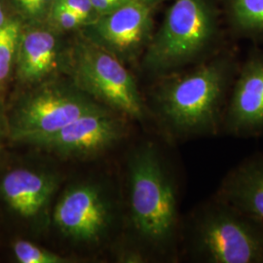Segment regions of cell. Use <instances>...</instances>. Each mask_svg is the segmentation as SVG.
Instances as JSON below:
<instances>
[{"instance_id":"cell-9","label":"cell","mask_w":263,"mask_h":263,"mask_svg":"<svg viewBox=\"0 0 263 263\" xmlns=\"http://www.w3.org/2000/svg\"><path fill=\"white\" fill-rule=\"evenodd\" d=\"M58 185L59 179L49 172L11 166L0 173V203L17 219L38 223L46 216Z\"/></svg>"},{"instance_id":"cell-19","label":"cell","mask_w":263,"mask_h":263,"mask_svg":"<svg viewBox=\"0 0 263 263\" xmlns=\"http://www.w3.org/2000/svg\"><path fill=\"white\" fill-rule=\"evenodd\" d=\"M56 2L73 11L84 20L85 23L92 19L95 15H98L91 0H56Z\"/></svg>"},{"instance_id":"cell-22","label":"cell","mask_w":263,"mask_h":263,"mask_svg":"<svg viewBox=\"0 0 263 263\" xmlns=\"http://www.w3.org/2000/svg\"><path fill=\"white\" fill-rule=\"evenodd\" d=\"M6 22H7V20H6V17H5V13H4L3 8H2V6L0 4V28L3 27L6 24Z\"/></svg>"},{"instance_id":"cell-1","label":"cell","mask_w":263,"mask_h":263,"mask_svg":"<svg viewBox=\"0 0 263 263\" xmlns=\"http://www.w3.org/2000/svg\"><path fill=\"white\" fill-rule=\"evenodd\" d=\"M230 72L229 62L217 59L163 85L156 111L166 128L181 138L220 134Z\"/></svg>"},{"instance_id":"cell-10","label":"cell","mask_w":263,"mask_h":263,"mask_svg":"<svg viewBox=\"0 0 263 263\" xmlns=\"http://www.w3.org/2000/svg\"><path fill=\"white\" fill-rule=\"evenodd\" d=\"M221 133L256 137L263 133V55L254 54L243 66L228 98Z\"/></svg>"},{"instance_id":"cell-23","label":"cell","mask_w":263,"mask_h":263,"mask_svg":"<svg viewBox=\"0 0 263 263\" xmlns=\"http://www.w3.org/2000/svg\"><path fill=\"white\" fill-rule=\"evenodd\" d=\"M141 1H144V2H146V3H153V2H155V1H157V0H141Z\"/></svg>"},{"instance_id":"cell-13","label":"cell","mask_w":263,"mask_h":263,"mask_svg":"<svg viewBox=\"0 0 263 263\" xmlns=\"http://www.w3.org/2000/svg\"><path fill=\"white\" fill-rule=\"evenodd\" d=\"M59 60V45L53 32L43 28L21 33L16 57V76L20 82L34 84L51 74Z\"/></svg>"},{"instance_id":"cell-4","label":"cell","mask_w":263,"mask_h":263,"mask_svg":"<svg viewBox=\"0 0 263 263\" xmlns=\"http://www.w3.org/2000/svg\"><path fill=\"white\" fill-rule=\"evenodd\" d=\"M69 71L76 88L108 108L137 120L145 107L131 73L111 52L94 42H81L69 56Z\"/></svg>"},{"instance_id":"cell-7","label":"cell","mask_w":263,"mask_h":263,"mask_svg":"<svg viewBox=\"0 0 263 263\" xmlns=\"http://www.w3.org/2000/svg\"><path fill=\"white\" fill-rule=\"evenodd\" d=\"M52 219L66 238L81 243H96L109 230L112 211L102 188L88 182L77 183L61 195Z\"/></svg>"},{"instance_id":"cell-21","label":"cell","mask_w":263,"mask_h":263,"mask_svg":"<svg viewBox=\"0 0 263 263\" xmlns=\"http://www.w3.org/2000/svg\"><path fill=\"white\" fill-rule=\"evenodd\" d=\"M95 11L98 15L102 16L110 13L113 10L121 6L128 0H91Z\"/></svg>"},{"instance_id":"cell-18","label":"cell","mask_w":263,"mask_h":263,"mask_svg":"<svg viewBox=\"0 0 263 263\" xmlns=\"http://www.w3.org/2000/svg\"><path fill=\"white\" fill-rule=\"evenodd\" d=\"M49 16L57 28L64 30L73 29L85 24L84 20L79 15L57 2L53 5Z\"/></svg>"},{"instance_id":"cell-16","label":"cell","mask_w":263,"mask_h":263,"mask_svg":"<svg viewBox=\"0 0 263 263\" xmlns=\"http://www.w3.org/2000/svg\"><path fill=\"white\" fill-rule=\"evenodd\" d=\"M15 259L20 263H64L67 258L49 250L40 248L24 239H17L12 244Z\"/></svg>"},{"instance_id":"cell-5","label":"cell","mask_w":263,"mask_h":263,"mask_svg":"<svg viewBox=\"0 0 263 263\" xmlns=\"http://www.w3.org/2000/svg\"><path fill=\"white\" fill-rule=\"evenodd\" d=\"M215 28L209 0H176L148 47L144 65L161 72L187 64L210 46Z\"/></svg>"},{"instance_id":"cell-11","label":"cell","mask_w":263,"mask_h":263,"mask_svg":"<svg viewBox=\"0 0 263 263\" xmlns=\"http://www.w3.org/2000/svg\"><path fill=\"white\" fill-rule=\"evenodd\" d=\"M92 26V42L116 54L129 56L144 43L151 30V4L128 0L100 16Z\"/></svg>"},{"instance_id":"cell-3","label":"cell","mask_w":263,"mask_h":263,"mask_svg":"<svg viewBox=\"0 0 263 263\" xmlns=\"http://www.w3.org/2000/svg\"><path fill=\"white\" fill-rule=\"evenodd\" d=\"M188 253L202 263H263V224L215 195L189 220Z\"/></svg>"},{"instance_id":"cell-2","label":"cell","mask_w":263,"mask_h":263,"mask_svg":"<svg viewBox=\"0 0 263 263\" xmlns=\"http://www.w3.org/2000/svg\"><path fill=\"white\" fill-rule=\"evenodd\" d=\"M128 199L132 227L143 246L158 253L173 247L179 232L177 189L158 148L140 145L129 160Z\"/></svg>"},{"instance_id":"cell-17","label":"cell","mask_w":263,"mask_h":263,"mask_svg":"<svg viewBox=\"0 0 263 263\" xmlns=\"http://www.w3.org/2000/svg\"><path fill=\"white\" fill-rule=\"evenodd\" d=\"M20 12L28 19L41 20L49 16L56 0H13Z\"/></svg>"},{"instance_id":"cell-8","label":"cell","mask_w":263,"mask_h":263,"mask_svg":"<svg viewBox=\"0 0 263 263\" xmlns=\"http://www.w3.org/2000/svg\"><path fill=\"white\" fill-rule=\"evenodd\" d=\"M124 123L108 107L87 113L30 145L64 157H85L112 146L122 138Z\"/></svg>"},{"instance_id":"cell-6","label":"cell","mask_w":263,"mask_h":263,"mask_svg":"<svg viewBox=\"0 0 263 263\" xmlns=\"http://www.w3.org/2000/svg\"><path fill=\"white\" fill-rule=\"evenodd\" d=\"M105 107L77 89L48 85L7 109L10 141L30 145L87 113Z\"/></svg>"},{"instance_id":"cell-15","label":"cell","mask_w":263,"mask_h":263,"mask_svg":"<svg viewBox=\"0 0 263 263\" xmlns=\"http://www.w3.org/2000/svg\"><path fill=\"white\" fill-rule=\"evenodd\" d=\"M233 17L248 32H263V0H231Z\"/></svg>"},{"instance_id":"cell-12","label":"cell","mask_w":263,"mask_h":263,"mask_svg":"<svg viewBox=\"0 0 263 263\" xmlns=\"http://www.w3.org/2000/svg\"><path fill=\"white\" fill-rule=\"evenodd\" d=\"M215 196L263 224V153L250 156L230 170Z\"/></svg>"},{"instance_id":"cell-14","label":"cell","mask_w":263,"mask_h":263,"mask_svg":"<svg viewBox=\"0 0 263 263\" xmlns=\"http://www.w3.org/2000/svg\"><path fill=\"white\" fill-rule=\"evenodd\" d=\"M21 36L19 23L7 21L0 28V89L8 81L16 63Z\"/></svg>"},{"instance_id":"cell-20","label":"cell","mask_w":263,"mask_h":263,"mask_svg":"<svg viewBox=\"0 0 263 263\" xmlns=\"http://www.w3.org/2000/svg\"><path fill=\"white\" fill-rule=\"evenodd\" d=\"M7 141H10L7 109L5 108L3 102L0 99V153L4 149Z\"/></svg>"}]
</instances>
